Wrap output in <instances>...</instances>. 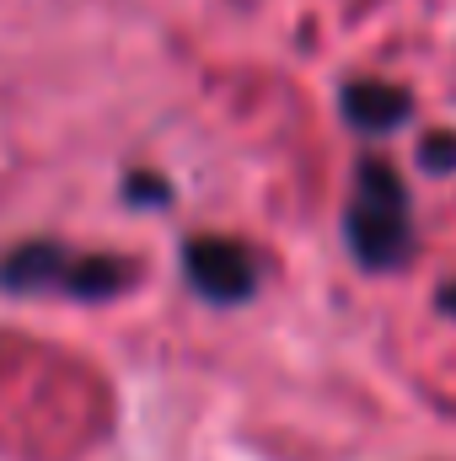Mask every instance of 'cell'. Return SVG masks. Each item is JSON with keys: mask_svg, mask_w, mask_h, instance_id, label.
Returning a JSON list of instances; mask_svg holds the SVG:
<instances>
[{"mask_svg": "<svg viewBox=\"0 0 456 461\" xmlns=\"http://www.w3.org/2000/svg\"><path fill=\"white\" fill-rule=\"evenodd\" d=\"M140 279V268L123 258V252H103V247H70L59 236H22L0 252V290L16 295V301H32V295H70V301H118L129 285Z\"/></svg>", "mask_w": 456, "mask_h": 461, "instance_id": "obj_1", "label": "cell"}, {"mask_svg": "<svg viewBox=\"0 0 456 461\" xmlns=\"http://www.w3.org/2000/svg\"><path fill=\"white\" fill-rule=\"evenodd\" d=\"M343 247L365 274H392L414 258L419 230H414V199L403 172L387 156H360L349 172V199H343Z\"/></svg>", "mask_w": 456, "mask_h": 461, "instance_id": "obj_2", "label": "cell"}, {"mask_svg": "<svg viewBox=\"0 0 456 461\" xmlns=\"http://www.w3.org/2000/svg\"><path fill=\"white\" fill-rule=\"evenodd\" d=\"M178 263H183L188 290H194L199 301H210V306L236 312V306L258 301L263 258H258V247L242 241V236H226V230H194V236H183Z\"/></svg>", "mask_w": 456, "mask_h": 461, "instance_id": "obj_3", "label": "cell"}, {"mask_svg": "<svg viewBox=\"0 0 456 461\" xmlns=\"http://www.w3.org/2000/svg\"><path fill=\"white\" fill-rule=\"evenodd\" d=\"M339 113L349 129L360 134H392L414 118V97L397 86V81H376V76H360L339 92Z\"/></svg>", "mask_w": 456, "mask_h": 461, "instance_id": "obj_4", "label": "cell"}, {"mask_svg": "<svg viewBox=\"0 0 456 461\" xmlns=\"http://www.w3.org/2000/svg\"><path fill=\"white\" fill-rule=\"evenodd\" d=\"M118 194H123L129 210H167V204H172V183H167L161 172H145V167H134Z\"/></svg>", "mask_w": 456, "mask_h": 461, "instance_id": "obj_5", "label": "cell"}, {"mask_svg": "<svg viewBox=\"0 0 456 461\" xmlns=\"http://www.w3.org/2000/svg\"><path fill=\"white\" fill-rule=\"evenodd\" d=\"M419 167L435 172V177H451L456 172V134L451 129H435V134L419 140Z\"/></svg>", "mask_w": 456, "mask_h": 461, "instance_id": "obj_6", "label": "cell"}, {"mask_svg": "<svg viewBox=\"0 0 456 461\" xmlns=\"http://www.w3.org/2000/svg\"><path fill=\"white\" fill-rule=\"evenodd\" d=\"M435 306H441V312H446V317L456 322V279H446V285L435 290Z\"/></svg>", "mask_w": 456, "mask_h": 461, "instance_id": "obj_7", "label": "cell"}]
</instances>
